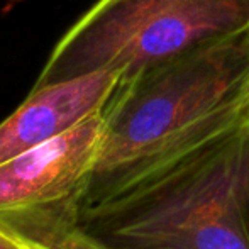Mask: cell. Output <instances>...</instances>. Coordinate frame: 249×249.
<instances>
[{
    "instance_id": "1",
    "label": "cell",
    "mask_w": 249,
    "mask_h": 249,
    "mask_svg": "<svg viewBox=\"0 0 249 249\" xmlns=\"http://www.w3.org/2000/svg\"><path fill=\"white\" fill-rule=\"evenodd\" d=\"M100 114L99 156L80 205L249 119V29L122 76Z\"/></svg>"
},
{
    "instance_id": "6",
    "label": "cell",
    "mask_w": 249,
    "mask_h": 249,
    "mask_svg": "<svg viewBox=\"0 0 249 249\" xmlns=\"http://www.w3.org/2000/svg\"><path fill=\"white\" fill-rule=\"evenodd\" d=\"M0 249H24L14 237H10L3 229H0Z\"/></svg>"
},
{
    "instance_id": "4",
    "label": "cell",
    "mask_w": 249,
    "mask_h": 249,
    "mask_svg": "<svg viewBox=\"0 0 249 249\" xmlns=\"http://www.w3.org/2000/svg\"><path fill=\"white\" fill-rule=\"evenodd\" d=\"M102 114L0 164V212L27 209L76 194L97 163Z\"/></svg>"
},
{
    "instance_id": "5",
    "label": "cell",
    "mask_w": 249,
    "mask_h": 249,
    "mask_svg": "<svg viewBox=\"0 0 249 249\" xmlns=\"http://www.w3.org/2000/svg\"><path fill=\"white\" fill-rule=\"evenodd\" d=\"M119 78L115 71H97L34 87L24 104L0 124V164L99 114Z\"/></svg>"
},
{
    "instance_id": "3",
    "label": "cell",
    "mask_w": 249,
    "mask_h": 249,
    "mask_svg": "<svg viewBox=\"0 0 249 249\" xmlns=\"http://www.w3.org/2000/svg\"><path fill=\"white\" fill-rule=\"evenodd\" d=\"M249 29V0H99L73 24L34 87L97 71L131 76Z\"/></svg>"
},
{
    "instance_id": "2",
    "label": "cell",
    "mask_w": 249,
    "mask_h": 249,
    "mask_svg": "<svg viewBox=\"0 0 249 249\" xmlns=\"http://www.w3.org/2000/svg\"><path fill=\"white\" fill-rule=\"evenodd\" d=\"M76 219L108 249H249V119L78 203Z\"/></svg>"
}]
</instances>
